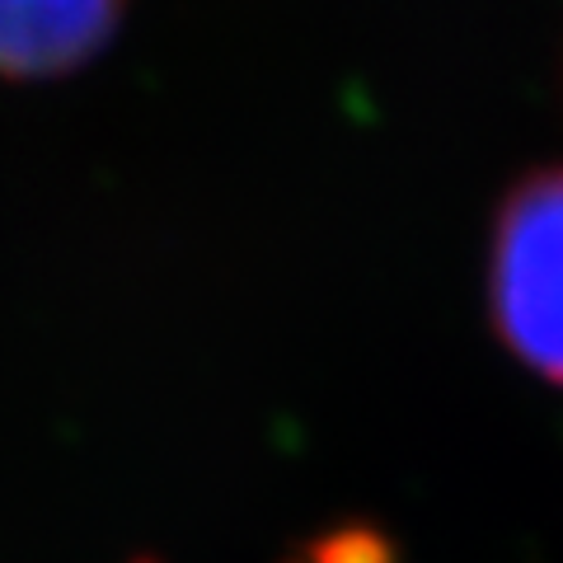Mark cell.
I'll return each instance as SVG.
<instances>
[{"label":"cell","instance_id":"cell-1","mask_svg":"<svg viewBox=\"0 0 563 563\" xmlns=\"http://www.w3.org/2000/svg\"><path fill=\"white\" fill-rule=\"evenodd\" d=\"M493 320L536 376L563 385V169L531 174L498 211Z\"/></svg>","mask_w":563,"mask_h":563},{"label":"cell","instance_id":"cell-2","mask_svg":"<svg viewBox=\"0 0 563 563\" xmlns=\"http://www.w3.org/2000/svg\"><path fill=\"white\" fill-rule=\"evenodd\" d=\"M128 0H0V76H66L113 38Z\"/></svg>","mask_w":563,"mask_h":563}]
</instances>
